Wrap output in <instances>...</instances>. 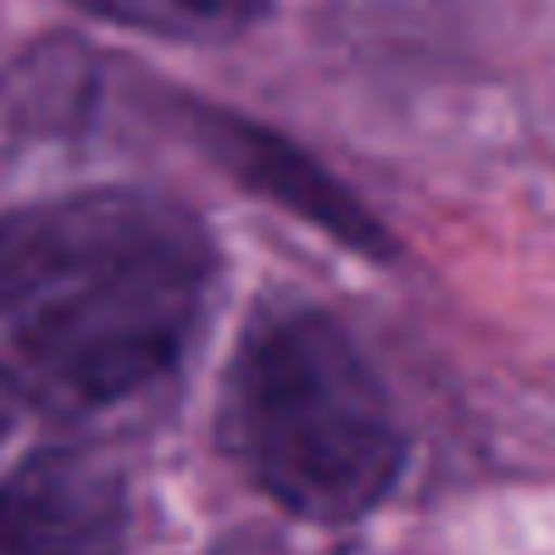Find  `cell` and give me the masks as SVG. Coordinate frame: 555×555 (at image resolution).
Segmentation results:
<instances>
[{
	"instance_id": "obj_1",
	"label": "cell",
	"mask_w": 555,
	"mask_h": 555,
	"mask_svg": "<svg viewBox=\"0 0 555 555\" xmlns=\"http://www.w3.org/2000/svg\"><path fill=\"white\" fill-rule=\"evenodd\" d=\"M210 283V234L166 195L78 191L0 215V346L78 404L171 371Z\"/></svg>"
},
{
	"instance_id": "obj_2",
	"label": "cell",
	"mask_w": 555,
	"mask_h": 555,
	"mask_svg": "<svg viewBox=\"0 0 555 555\" xmlns=\"http://www.w3.org/2000/svg\"><path fill=\"white\" fill-rule=\"evenodd\" d=\"M224 439L283 512L351 527L385 507L410 434L385 380L322 307L259 317L230 365Z\"/></svg>"
},
{
	"instance_id": "obj_3",
	"label": "cell",
	"mask_w": 555,
	"mask_h": 555,
	"mask_svg": "<svg viewBox=\"0 0 555 555\" xmlns=\"http://www.w3.org/2000/svg\"><path fill=\"white\" fill-rule=\"evenodd\" d=\"M127 488L93 449H35L0 478V555H122Z\"/></svg>"
},
{
	"instance_id": "obj_4",
	"label": "cell",
	"mask_w": 555,
	"mask_h": 555,
	"mask_svg": "<svg viewBox=\"0 0 555 555\" xmlns=\"http://www.w3.org/2000/svg\"><path fill=\"white\" fill-rule=\"evenodd\" d=\"M201 137L244 185H254L273 205L293 210L297 220L317 224L322 234H332L336 244H346L361 259H380V263L395 259L390 230L326 166H317L307 152H297L287 137L244 122V117H230V113H205Z\"/></svg>"
},
{
	"instance_id": "obj_5",
	"label": "cell",
	"mask_w": 555,
	"mask_h": 555,
	"mask_svg": "<svg viewBox=\"0 0 555 555\" xmlns=\"http://www.w3.org/2000/svg\"><path fill=\"white\" fill-rule=\"evenodd\" d=\"M93 20L142 35L185 39V44H220L254 29L273 10V0H64Z\"/></svg>"
}]
</instances>
